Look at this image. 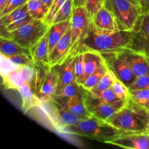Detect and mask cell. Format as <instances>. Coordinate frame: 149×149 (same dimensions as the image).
I'll list each match as a JSON object with an SVG mask.
<instances>
[{
	"label": "cell",
	"mask_w": 149,
	"mask_h": 149,
	"mask_svg": "<svg viewBox=\"0 0 149 149\" xmlns=\"http://www.w3.org/2000/svg\"><path fill=\"white\" fill-rule=\"evenodd\" d=\"M75 63L76 56L66 60L61 65H57L58 69L59 78H58L56 93L62 88H63L65 86L76 81Z\"/></svg>",
	"instance_id": "18"
},
{
	"label": "cell",
	"mask_w": 149,
	"mask_h": 149,
	"mask_svg": "<svg viewBox=\"0 0 149 149\" xmlns=\"http://www.w3.org/2000/svg\"><path fill=\"white\" fill-rule=\"evenodd\" d=\"M54 99L58 100L65 109L80 119L91 116L89 111L87 110L84 99V90L78 94L68 98L64 97H55Z\"/></svg>",
	"instance_id": "13"
},
{
	"label": "cell",
	"mask_w": 149,
	"mask_h": 149,
	"mask_svg": "<svg viewBox=\"0 0 149 149\" xmlns=\"http://www.w3.org/2000/svg\"><path fill=\"white\" fill-rule=\"evenodd\" d=\"M130 99L149 111V89H141L130 91Z\"/></svg>",
	"instance_id": "28"
},
{
	"label": "cell",
	"mask_w": 149,
	"mask_h": 149,
	"mask_svg": "<svg viewBox=\"0 0 149 149\" xmlns=\"http://www.w3.org/2000/svg\"><path fill=\"white\" fill-rule=\"evenodd\" d=\"M21 96V109L24 113L35 107H39L41 101L36 95L35 89L31 84L25 82L17 90Z\"/></svg>",
	"instance_id": "20"
},
{
	"label": "cell",
	"mask_w": 149,
	"mask_h": 149,
	"mask_svg": "<svg viewBox=\"0 0 149 149\" xmlns=\"http://www.w3.org/2000/svg\"><path fill=\"white\" fill-rule=\"evenodd\" d=\"M0 52L1 55L5 57L14 56L21 54L31 55L30 49L29 48L24 47L11 39H6L1 36H0Z\"/></svg>",
	"instance_id": "23"
},
{
	"label": "cell",
	"mask_w": 149,
	"mask_h": 149,
	"mask_svg": "<svg viewBox=\"0 0 149 149\" xmlns=\"http://www.w3.org/2000/svg\"><path fill=\"white\" fill-rule=\"evenodd\" d=\"M116 79V77L114 74V73L109 68L108 71L103 75L101 79L99 81L97 85L89 92H90V93H98V92L103 91V90L111 88L112 87V85H113V81H114V80Z\"/></svg>",
	"instance_id": "29"
},
{
	"label": "cell",
	"mask_w": 149,
	"mask_h": 149,
	"mask_svg": "<svg viewBox=\"0 0 149 149\" xmlns=\"http://www.w3.org/2000/svg\"><path fill=\"white\" fill-rule=\"evenodd\" d=\"M7 1H8V0H0V13L5 8Z\"/></svg>",
	"instance_id": "42"
},
{
	"label": "cell",
	"mask_w": 149,
	"mask_h": 149,
	"mask_svg": "<svg viewBox=\"0 0 149 149\" xmlns=\"http://www.w3.org/2000/svg\"><path fill=\"white\" fill-rule=\"evenodd\" d=\"M38 108L42 111L54 129L61 133L68 134V129L77 125L81 119L67 110L55 99L41 102Z\"/></svg>",
	"instance_id": "6"
},
{
	"label": "cell",
	"mask_w": 149,
	"mask_h": 149,
	"mask_svg": "<svg viewBox=\"0 0 149 149\" xmlns=\"http://www.w3.org/2000/svg\"><path fill=\"white\" fill-rule=\"evenodd\" d=\"M119 53L127 61L135 77L149 75V63L145 57L128 49L119 51Z\"/></svg>",
	"instance_id": "15"
},
{
	"label": "cell",
	"mask_w": 149,
	"mask_h": 149,
	"mask_svg": "<svg viewBox=\"0 0 149 149\" xmlns=\"http://www.w3.org/2000/svg\"><path fill=\"white\" fill-rule=\"evenodd\" d=\"M49 28V25L43 20L33 19L14 30L0 32V36L11 39L29 49L46 34Z\"/></svg>",
	"instance_id": "5"
},
{
	"label": "cell",
	"mask_w": 149,
	"mask_h": 149,
	"mask_svg": "<svg viewBox=\"0 0 149 149\" xmlns=\"http://www.w3.org/2000/svg\"><path fill=\"white\" fill-rule=\"evenodd\" d=\"M104 5L112 13L119 30H139L143 14L139 6L129 0H105Z\"/></svg>",
	"instance_id": "4"
},
{
	"label": "cell",
	"mask_w": 149,
	"mask_h": 149,
	"mask_svg": "<svg viewBox=\"0 0 149 149\" xmlns=\"http://www.w3.org/2000/svg\"><path fill=\"white\" fill-rule=\"evenodd\" d=\"M86 2H87V0H73L74 8L79 7H85Z\"/></svg>",
	"instance_id": "41"
},
{
	"label": "cell",
	"mask_w": 149,
	"mask_h": 149,
	"mask_svg": "<svg viewBox=\"0 0 149 149\" xmlns=\"http://www.w3.org/2000/svg\"><path fill=\"white\" fill-rule=\"evenodd\" d=\"M81 52L84 58V75L81 82L82 84L86 79L105 62V59L100 52L96 51L86 49Z\"/></svg>",
	"instance_id": "19"
},
{
	"label": "cell",
	"mask_w": 149,
	"mask_h": 149,
	"mask_svg": "<svg viewBox=\"0 0 149 149\" xmlns=\"http://www.w3.org/2000/svg\"><path fill=\"white\" fill-rule=\"evenodd\" d=\"M83 90L82 87L77 81V80L73 81L71 84L65 86L63 88L58 91L55 94V97H64V98H68V97H73L75 95L78 94L80 92ZM54 97V98H55Z\"/></svg>",
	"instance_id": "30"
},
{
	"label": "cell",
	"mask_w": 149,
	"mask_h": 149,
	"mask_svg": "<svg viewBox=\"0 0 149 149\" xmlns=\"http://www.w3.org/2000/svg\"><path fill=\"white\" fill-rule=\"evenodd\" d=\"M121 133L106 121L91 116L81 119L77 125L68 129V134L86 137L90 139L108 143Z\"/></svg>",
	"instance_id": "3"
},
{
	"label": "cell",
	"mask_w": 149,
	"mask_h": 149,
	"mask_svg": "<svg viewBox=\"0 0 149 149\" xmlns=\"http://www.w3.org/2000/svg\"><path fill=\"white\" fill-rule=\"evenodd\" d=\"M111 88L113 89L115 94L117 95V97L120 100H128L130 99V91L129 90V87L125 83L120 81L119 79L116 78L114 80Z\"/></svg>",
	"instance_id": "31"
},
{
	"label": "cell",
	"mask_w": 149,
	"mask_h": 149,
	"mask_svg": "<svg viewBox=\"0 0 149 149\" xmlns=\"http://www.w3.org/2000/svg\"><path fill=\"white\" fill-rule=\"evenodd\" d=\"M139 30L149 34V11L143 14L140 23Z\"/></svg>",
	"instance_id": "39"
},
{
	"label": "cell",
	"mask_w": 149,
	"mask_h": 149,
	"mask_svg": "<svg viewBox=\"0 0 149 149\" xmlns=\"http://www.w3.org/2000/svg\"><path fill=\"white\" fill-rule=\"evenodd\" d=\"M148 132L149 133V122H148Z\"/></svg>",
	"instance_id": "46"
},
{
	"label": "cell",
	"mask_w": 149,
	"mask_h": 149,
	"mask_svg": "<svg viewBox=\"0 0 149 149\" xmlns=\"http://www.w3.org/2000/svg\"><path fill=\"white\" fill-rule=\"evenodd\" d=\"M40 1H42V2L45 3L46 5H47L48 7H50V5L52 4V1H53V0H40Z\"/></svg>",
	"instance_id": "43"
},
{
	"label": "cell",
	"mask_w": 149,
	"mask_h": 149,
	"mask_svg": "<svg viewBox=\"0 0 149 149\" xmlns=\"http://www.w3.org/2000/svg\"><path fill=\"white\" fill-rule=\"evenodd\" d=\"M70 21H71V43L69 52L64 62L72 57H75L78 54L81 44L87 34L90 28V19L85 7H75L74 9V12Z\"/></svg>",
	"instance_id": "7"
},
{
	"label": "cell",
	"mask_w": 149,
	"mask_h": 149,
	"mask_svg": "<svg viewBox=\"0 0 149 149\" xmlns=\"http://www.w3.org/2000/svg\"><path fill=\"white\" fill-rule=\"evenodd\" d=\"M75 74L76 80L80 85H81L83 75H84V58H83L82 52H79L76 55Z\"/></svg>",
	"instance_id": "34"
},
{
	"label": "cell",
	"mask_w": 149,
	"mask_h": 149,
	"mask_svg": "<svg viewBox=\"0 0 149 149\" xmlns=\"http://www.w3.org/2000/svg\"><path fill=\"white\" fill-rule=\"evenodd\" d=\"M65 1L66 0H53L52 4L49 7L47 13L43 20L47 24H48L49 26H51L52 24V21H53L55 15H56L57 13H58V11H59L60 9L61 8V7L65 3Z\"/></svg>",
	"instance_id": "33"
},
{
	"label": "cell",
	"mask_w": 149,
	"mask_h": 149,
	"mask_svg": "<svg viewBox=\"0 0 149 149\" xmlns=\"http://www.w3.org/2000/svg\"><path fill=\"white\" fill-rule=\"evenodd\" d=\"M1 75L2 78V84L5 89L18 90L25 83L20 67Z\"/></svg>",
	"instance_id": "24"
},
{
	"label": "cell",
	"mask_w": 149,
	"mask_h": 149,
	"mask_svg": "<svg viewBox=\"0 0 149 149\" xmlns=\"http://www.w3.org/2000/svg\"><path fill=\"white\" fill-rule=\"evenodd\" d=\"M143 13L149 11V0H138Z\"/></svg>",
	"instance_id": "40"
},
{
	"label": "cell",
	"mask_w": 149,
	"mask_h": 149,
	"mask_svg": "<svg viewBox=\"0 0 149 149\" xmlns=\"http://www.w3.org/2000/svg\"><path fill=\"white\" fill-rule=\"evenodd\" d=\"M74 9V7L73 0H66L55 15V18L52 21V24L71 20Z\"/></svg>",
	"instance_id": "27"
},
{
	"label": "cell",
	"mask_w": 149,
	"mask_h": 149,
	"mask_svg": "<svg viewBox=\"0 0 149 149\" xmlns=\"http://www.w3.org/2000/svg\"><path fill=\"white\" fill-rule=\"evenodd\" d=\"M84 99L87 110L91 116L103 120H108L119 109H122L127 100H119L114 103H105L92 95L84 90Z\"/></svg>",
	"instance_id": "9"
},
{
	"label": "cell",
	"mask_w": 149,
	"mask_h": 149,
	"mask_svg": "<svg viewBox=\"0 0 149 149\" xmlns=\"http://www.w3.org/2000/svg\"><path fill=\"white\" fill-rule=\"evenodd\" d=\"M105 4V0H87L85 8L89 17L91 20L95 13Z\"/></svg>",
	"instance_id": "35"
},
{
	"label": "cell",
	"mask_w": 149,
	"mask_h": 149,
	"mask_svg": "<svg viewBox=\"0 0 149 149\" xmlns=\"http://www.w3.org/2000/svg\"><path fill=\"white\" fill-rule=\"evenodd\" d=\"M146 58V60L147 61H148V62L149 63V57H145Z\"/></svg>",
	"instance_id": "45"
},
{
	"label": "cell",
	"mask_w": 149,
	"mask_h": 149,
	"mask_svg": "<svg viewBox=\"0 0 149 149\" xmlns=\"http://www.w3.org/2000/svg\"><path fill=\"white\" fill-rule=\"evenodd\" d=\"M28 1L29 0H8L7 4H6L5 8L0 13V17L5 15L8 13H11L12 11L15 10V9L21 7L23 4H26Z\"/></svg>",
	"instance_id": "38"
},
{
	"label": "cell",
	"mask_w": 149,
	"mask_h": 149,
	"mask_svg": "<svg viewBox=\"0 0 149 149\" xmlns=\"http://www.w3.org/2000/svg\"><path fill=\"white\" fill-rule=\"evenodd\" d=\"M90 22L99 31H113L119 30L113 14L105 5L95 13Z\"/></svg>",
	"instance_id": "16"
},
{
	"label": "cell",
	"mask_w": 149,
	"mask_h": 149,
	"mask_svg": "<svg viewBox=\"0 0 149 149\" xmlns=\"http://www.w3.org/2000/svg\"><path fill=\"white\" fill-rule=\"evenodd\" d=\"M101 54L109 68L114 73L116 78L129 87L135 81L136 77L119 52H106Z\"/></svg>",
	"instance_id": "10"
},
{
	"label": "cell",
	"mask_w": 149,
	"mask_h": 149,
	"mask_svg": "<svg viewBox=\"0 0 149 149\" xmlns=\"http://www.w3.org/2000/svg\"><path fill=\"white\" fill-rule=\"evenodd\" d=\"M26 4L29 15L34 20H44L49 9L40 0H29Z\"/></svg>",
	"instance_id": "25"
},
{
	"label": "cell",
	"mask_w": 149,
	"mask_h": 149,
	"mask_svg": "<svg viewBox=\"0 0 149 149\" xmlns=\"http://www.w3.org/2000/svg\"><path fill=\"white\" fill-rule=\"evenodd\" d=\"M108 143L125 148L149 149L148 132H121Z\"/></svg>",
	"instance_id": "11"
},
{
	"label": "cell",
	"mask_w": 149,
	"mask_h": 149,
	"mask_svg": "<svg viewBox=\"0 0 149 149\" xmlns=\"http://www.w3.org/2000/svg\"><path fill=\"white\" fill-rule=\"evenodd\" d=\"M128 49L144 57H149L148 33L141 30L133 31L132 41Z\"/></svg>",
	"instance_id": "21"
},
{
	"label": "cell",
	"mask_w": 149,
	"mask_h": 149,
	"mask_svg": "<svg viewBox=\"0 0 149 149\" xmlns=\"http://www.w3.org/2000/svg\"><path fill=\"white\" fill-rule=\"evenodd\" d=\"M109 69V66H108L107 63L105 61L95 71L90 74L88 77L85 79V81L82 83L81 87L84 90H87V91H90L92 89L94 88L97 83L99 82L102 77H103L106 71Z\"/></svg>",
	"instance_id": "26"
},
{
	"label": "cell",
	"mask_w": 149,
	"mask_h": 149,
	"mask_svg": "<svg viewBox=\"0 0 149 149\" xmlns=\"http://www.w3.org/2000/svg\"><path fill=\"white\" fill-rule=\"evenodd\" d=\"M71 43V27L67 31L62 39L58 42V43L54 47L52 50L49 54V63L48 65L49 67H53L55 65H61L65 61Z\"/></svg>",
	"instance_id": "14"
},
{
	"label": "cell",
	"mask_w": 149,
	"mask_h": 149,
	"mask_svg": "<svg viewBox=\"0 0 149 149\" xmlns=\"http://www.w3.org/2000/svg\"><path fill=\"white\" fill-rule=\"evenodd\" d=\"M71 27V21L61 22V23H54L49 26L47 31L48 46H49V52H50L54 47L58 43L60 40L65 35L67 31Z\"/></svg>",
	"instance_id": "22"
},
{
	"label": "cell",
	"mask_w": 149,
	"mask_h": 149,
	"mask_svg": "<svg viewBox=\"0 0 149 149\" xmlns=\"http://www.w3.org/2000/svg\"><path fill=\"white\" fill-rule=\"evenodd\" d=\"M132 31H133L125 30L113 31H99L90 22L89 31L79 52L89 49L106 53L119 52L128 49L132 41Z\"/></svg>",
	"instance_id": "1"
},
{
	"label": "cell",
	"mask_w": 149,
	"mask_h": 149,
	"mask_svg": "<svg viewBox=\"0 0 149 149\" xmlns=\"http://www.w3.org/2000/svg\"><path fill=\"white\" fill-rule=\"evenodd\" d=\"M29 49H30L31 59L36 66H47L48 63H49V54L47 32L36 43L31 47Z\"/></svg>",
	"instance_id": "17"
},
{
	"label": "cell",
	"mask_w": 149,
	"mask_h": 149,
	"mask_svg": "<svg viewBox=\"0 0 149 149\" xmlns=\"http://www.w3.org/2000/svg\"><path fill=\"white\" fill-rule=\"evenodd\" d=\"M129 1H130L131 2H132V3H133V4H136V5L139 6V7H140L139 2H138V0H129Z\"/></svg>",
	"instance_id": "44"
},
{
	"label": "cell",
	"mask_w": 149,
	"mask_h": 149,
	"mask_svg": "<svg viewBox=\"0 0 149 149\" xmlns=\"http://www.w3.org/2000/svg\"><path fill=\"white\" fill-rule=\"evenodd\" d=\"M31 20L33 18L29 15L25 4L11 13L0 17V32L14 30Z\"/></svg>",
	"instance_id": "12"
},
{
	"label": "cell",
	"mask_w": 149,
	"mask_h": 149,
	"mask_svg": "<svg viewBox=\"0 0 149 149\" xmlns=\"http://www.w3.org/2000/svg\"><path fill=\"white\" fill-rule=\"evenodd\" d=\"M36 67V95L41 102L52 100L56 94L58 82V66Z\"/></svg>",
	"instance_id": "8"
},
{
	"label": "cell",
	"mask_w": 149,
	"mask_h": 149,
	"mask_svg": "<svg viewBox=\"0 0 149 149\" xmlns=\"http://www.w3.org/2000/svg\"><path fill=\"white\" fill-rule=\"evenodd\" d=\"M106 122L121 132H148L149 111L129 99Z\"/></svg>",
	"instance_id": "2"
},
{
	"label": "cell",
	"mask_w": 149,
	"mask_h": 149,
	"mask_svg": "<svg viewBox=\"0 0 149 149\" xmlns=\"http://www.w3.org/2000/svg\"><path fill=\"white\" fill-rule=\"evenodd\" d=\"M90 94L95 97L96 98L99 99L100 100L105 102V103H114V102L121 100L117 97V95L115 94L111 87L107 89V90L98 92V93H90Z\"/></svg>",
	"instance_id": "32"
},
{
	"label": "cell",
	"mask_w": 149,
	"mask_h": 149,
	"mask_svg": "<svg viewBox=\"0 0 149 149\" xmlns=\"http://www.w3.org/2000/svg\"><path fill=\"white\" fill-rule=\"evenodd\" d=\"M7 58L17 68L23 66V65H28V64H33L31 55H26V54H21V55L7 57Z\"/></svg>",
	"instance_id": "36"
},
{
	"label": "cell",
	"mask_w": 149,
	"mask_h": 149,
	"mask_svg": "<svg viewBox=\"0 0 149 149\" xmlns=\"http://www.w3.org/2000/svg\"><path fill=\"white\" fill-rule=\"evenodd\" d=\"M141 89H149V75L137 77L129 87L130 91Z\"/></svg>",
	"instance_id": "37"
}]
</instances>
